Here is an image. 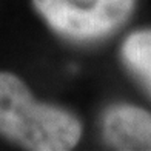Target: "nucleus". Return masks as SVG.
Listing matches in <instances>:
<instances>
[{
	"mask_svg": "<svg viewBox=\"0 0 151 151\" xmlns=\"http://www.w3.org/2000/svg\"><path fill=\"white\" fill-rule=\"evenodd\" d=\"M0 136L31 151H66L79 143L82 123L66 109L36 102L22 79L0 71Z\"/></svg>",
	"mask_w": 151,
	"mask_h": 151,
	"instance_id": "1",
	"label": "nucleus"
},
{
	"mask_svg": "<svg viewBox=\"0 0 151 151\" xmlns=\"http://www.w3.org/2000/svg\"><path fill=\"white\" fill-rule=\"evenodd\" d=\"M36 11L57 34L74 40H93L111 34L125 23L134 0H96L90 8L71 0H32Z\"/></svg>",
	"mask_w": 151,
	"mask_h": 151,
	"instance_id": "2",
	"label": "nucleus"
},
{
	"mask_svg": "<svg viewBox=\"0 0 151 151\" xmlns=\"http://www.w3.org/2000/svg\"><path fill=\"white\" fill-rule=\"evenodd\" d=\"M102 136L116 150L151 151V114L128 104L111 105L102 116Z\"/></svg>",
	"mask_w": 151,
	"mask_h": 151,
	"instance_id": "3",
	"label": "nucleus"
},
{
	"mask_svg": "<svg viewBox=\"0 0 151 151\" xmlns=\"http://www.w3.org/2000/svg\"><path fill=\"white\" fill-rule=\"evenodd\" d=\"M122 59L151 93V29L136 31L122 45Z\"/></svg>",
	"mask_w": 151,
	"mask_h": 151,
	"instance_id": "4",
	"label": "nucleus"
}]
</instances>
